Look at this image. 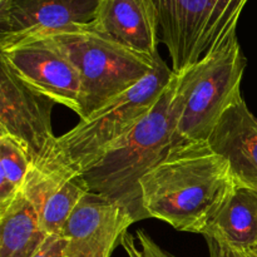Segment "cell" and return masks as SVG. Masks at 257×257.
<instances>
[{"mask_svg": "<svg viewBox=\"0 0 257 257\" xmlns=\"http://www.w3.org/2000/svg\"><path fill=\"white\" fill-rule=\"evenodd\" d=\"M235 186L228 163L207 143L172 151L140 182L146 217L200 235Z\"/></svg>", "mask_w": 257, "mask_h": 257, "instance_id": "6da1fadb", "label": "cell"}, {"mask_svg": "<svg viewBox=\"0 0 257 257\" xmlns=\"http://www.w3.org/2000/svg\"><path fill=\"white\" fill-rule=\"evenodd\" d=\"M178 75L150 113L79 175L89 192L118 202L135 221L145 220L140 182L172 152Z\"/></svg>", "mask_w": 257, "mask_h": 257, "instance_id": "7a4b0ae2", "label": "cell"}, {"mask_svg": "<svg viewBox=\"0 0 257 257\" xmlns=\"http://www.w3.org/2000/svg\"><path fill=\"white\" fill-rule=\"evenodd\" d=\"M245 68L246 58L235 34L212 54L177 74L172 151L207 143L223 113L242 99Z\"/></svg>", "mask_w": 257, "mask_h": 257, "instance_id": "3957f363", "label": "cell"}, {"mask_svg": "<svg viewBox=\"0 0 257 257\" xmlns=\"http://www.w3.org/2000/svg\"><path fill=\"white\" fill-rule=\"evenodd\" d=\"M173 75L172 68L160 57L155 69L138 84L58 137L54 160L49 166L83 172L152 110Z\"/></svg>", "mask_w": 257, "mask_h": 257, "instance_id": "277c9868", "label": "cell"}, {"mask_svg": "<svg viewBox=\"0 0 257 257\" xmlns=\"http://www.w3.org/2000/svg\"><path fill=\"white\" fill-rule=\"evenodd\" d=\"M79 74L83 88V117L102 108L135 87L157 65V58L136 53L90 27L45 35ZM38 39V38H37Z\"/></svg>", "mask_w": 257, "mask_h": 257, "instance_id": "5b68a950", "label": "cell"}, {"mask_svg": "<svg viewBox=\"0 0 257 257\" xmlns=\"http://www.w3.org/2000/svg\"><path fill=\"white\" fill-rule=\"evenodd\" d=\"M160 40L180 74L222 47L236 34L248 0H155Z\"/></svg>", "mask_w": 257, "mask_h": 257, "instance_id": "8992f818", "label": "cell"}, {"mask_svg": "<svg viewBox=\"0 0 257 257\" xmlns=\"http://www.w3.org/2000/svg\"><path fill=\"white\" fill-rule=\"evenodd\" d=\"M0 63L37 94L83 117V88L69 59L44 38L0 49Z\"/></svg>", "mask_w": 257, "mask_h": 257, "instance_id": "52a82bcc", "label": "cell"}, {"mask_svg": "<svg viewBox=\"0 0 257 257\" xmlns=\"http://www.w3.org/2000/svg\"><path fill=\"white\" fill-rule=\"evenodd\" d=\"M52 100L25 87L0 63V136L22 143L33 167L54 160L57 141L52 125Z\"/></svg>", "mask_w": 257, "mask_h": 257, "instance_id": "ba28073f", "label": "cell"}, {"mask_svg": "<svg viewBox=\"0 0 257 257\" xmlns=\"http://www.w3.org/2000/svg\"><path fill=\"white\" fill-rule=\"evenodd\" d=\"M100 0H0V49L90 27Z\"/></svg>", "mask_w": 257, "mask_h": 257, "instance_id": "9c48e42d", "label": "cell"}, {"mask_svg": "<svg viewBox=\"0 0 257 257\" xmlns=\"http://www.w3.org/2000/svg\"><path fill=\"white\" fill-rule=\"evenodd\" d=\"M135 222L122 205L88 192L60 232L67 240V257H110Z\"/></svg>", "mask_w": 257, "mask_h": 257, "instance_id": "30bf717a", "label": "cell"}, {"mask_svg": "<svg viewBox=\"0 0 257 257\" xmlns=\"http://www.w3.org/2000/svg\"><path fill=\"white\" fill-rule=\"evenodd\" d=\"M23 192L39 215L47 235H60L82 198L89 192L79 173L64 167H32Z\"/></svg>", "mask_w": 257, "mask_h": 257, "instance_id": "8fae6325", "label": "cell"}, {"mask_svg": "<svg viewBox=\"0 0 257 257\" xmlns=\"http://www.w3.org/2000/svg\"><path fill=\"white\" fill-rule=\"evenodd\" d=\"M92 28L118 44L157 58L160 18L155 0H100Z\"/></svg>", "mask_w": 257, "mask_h": 257, "instance_id": "7c38bea8", "label": "cell"}, {"mask_svg": "<svg viewBox=\"0 0 257 257\" xmlns=\"http://www.w3.org/2000/svg\"><path fill=\"white\" fill-rule=\"evenodd\" d=\"M207 145L225 158L236 183L257 190V118L243 98L223 113Z\"/></svg>", "mask_w": 257, "mask_h": 257, "instance_id": "4fadbf2b", "label": "cell"}, {"mask_svg": "<svg viewBox=\"0 0 257 257\" xmlns=\"http://www.w3.org/2000/svg\"><path fill=\"white\" fill-rule=\"evenodd\" d=\"M203 236L240 252L257 251V190L236 183Z\"/></svg>", "mask_w": 257, "mask_h": 257, "instance_id": "5bb4252c", "label": "cell"}, {"mask_svg": "<svg viewBox=\"0 0 257 257\" xmlns=\"http://www.w3.org/2000/svg\"><path fill=\"white\" fill-rule=\"evenodd\" d=\"M24 192L0 213V257H32L48 238Z\"/></svg>", "mask_w": 257, "mask_h": 257, "instance_id": "9a60e30c", "label": "cell"}, {"mask_svg": "<svg viewBox=\"0 0 257 257\" xmlns=\"http://www.w3.org/2000/svg\"><path fill=\"white\" fill-rule=\"evenodd\" d=\"M32 167L24 146L10 136H0V213L22 192Z\"/></svg>", "mask_w": 257, "mask_h": 257, "instance_id": "2e32d148", "label": "cell"}, {"mask_svg": "<svg viewBox=\"0 0 257 257\" xmlns=\"http://www.w3.org/2000/svg\"><path fill=\"white\" fill-rule=\"evenodd\" d=\"M32 257H67V240L62 235H50Z\"/></svg>", "mask_w": 257, "mask_h": 257, "instance_id": "e0dca14e", "label": "cell"}, {"mask_svg": "<svg viewBox=\"0 0 257 257\" xmlns=\"http://www.w3.org/2000/svg\"><path fill=\"white\" fill-rule=\"evenodd\" d=\"M137 237L140 241V247L142 250L145 257H176L171 255L170 252H167L166 250L161 248L160 245L155 242V241L151 238V236L147 232L142 230L137 231Z\"/></svg>", "mask_w": 257, "mask_h": 257, "instance_id": "ac0fdd59", "label": "cell"}, {"mask_svg": "<svg viewBox=\"0 0 257 257\" xmlns=\"http://www.w3.org/2000/svg\"><path fill=\"white\" fill-rule=\"evenodd\" d=\"M206 241H207L208 250H210V257H246L243 252L233 250L215 238L206 237Z\"/></svg>", "mask_w": 257, "mask_h": 257, "instance_id": "d6986e66", "label": "cell"}, {"mask_svg": "<svg viewBox=\"0 0 257 257\" xmlns=\"http://www.w3.org/2000/svg\"><path fill=\"white\" fill-rule=\"evenodd\" d=\"M120 245H122L123 250L125 251V253H127L128 257H145L142 250H141V247L140 246H137V243H136L133 236H131L128 232L123 236Z\"/></svg>", "mask_w": 257, "mask_h": 257, "instance_id": "ffe728a7", "label": "cell"}, {"mask_svg": "<svg viewBox=\"0 0 257 257\" xmlns=\"http://www.w3.org/2000/svg\"><path fill=\"white\" fill-rule=\"evenodd\" d=\"M246 257H257V251H250V252H243Z\"/></svg>", "mask_w": 257, "mask_h": 257, "instance_id": "44dd1931", "label": "cell"}]
</instances>
